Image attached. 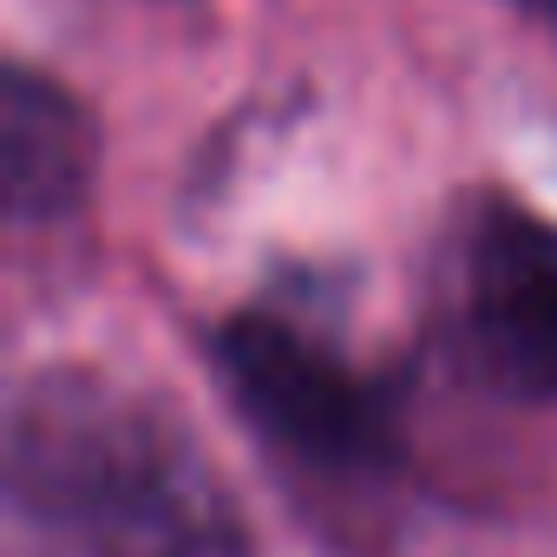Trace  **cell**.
Wrapping results in <instances>:
<instances>
[{
  "mask_svg": "<svg viewBox=\"0 0 557 557\" xmlns=\"http://www.w3.org/2000/svg\"><path fill=\"white\" fill-rule=\"evenodd\" d=\"M14 498L86 557H230L236 518L164 407L99 381L40 374L14 400Z\"/></svg>",
  "mask_w": 557,
  "mask_h": 557,
  "instance_id": "cell-1",
  "label": "cell"
},
{
  "mask_svg": "<svg viewBox=\"0 0 557 557\" xmlns=\"http://www.w3.org/2000/svg\"><path fill=\"white\" fill-rule=\"evenodd\" d=\"M216 368L283 453L322 472H374L394 459V400L374 374L342 361L329 342L289 329L283 315H236L216 329Z\"/></svg>",
  "mask_w": 557,
  "mask_h": 557,
  "instance_id": "cell-2",
  "label": "cell"
},
{
  "mask_svg": "<svg viewBox=\"0 0 557 557\" xmlns=\"http://www.w3.org/2000/svg\"><path fill=\"white\" fill-rule=\"evenodd\" d=\"M453 315L498 387L557 394V223L479 197L453 236Z\"/></svg>",
  "mask_w": 557,
  "mask_h": 557,
  "instance_id": "cell-3",
  "label": "cell"
},
{
  "mask_svg": "<svg viewBox=\"0 0 557 557\" xmlns=\"http://www.w3.org/2000/svg\"><path fill=\"white\" fill-rule=\"evenodd\" d=\"M0 132H8V197L21 216L66 210L92 177V125L86 112L40 73L14 66L0 92Z\"/></svg>",
  "mask_w": 557,
  "mask_h": 557,
  "instance_id": "cell-4",
  "label": "cell"
},
{
  "mask_svg": "<svg viewBox=\"0 0 557 557\" xmlns=\"http://www.w3.org/2000/svg\"><path fill=\"white\" fill-rule=\"evenodd\" d=\"M531 8H544V14H550V21H557V0H531Z\"/></svg>",
  "mask_w": 557,
  "mask_h": 557,
  "instance_id": "cell-5",
  "label": "cell"
}]
</instances>
